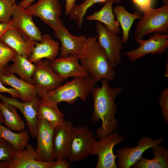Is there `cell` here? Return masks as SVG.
<instances>
[{"label":"cell","mask_w":168,"mask_h":168,"mask_svg":"<svg viewBox=\"0 0 168 168\" xmlns=\"http://www.w3.org/2000/svg\"><path fill=\"white\" fill-rule=\"evenodd\" d=\"M168 32V4L156 9L152 8L139 19L134 31L136 38L142 39L152 33Z\"/></svg>","instance_id":"obj_4"},{"label":"cell","mask_w":168,"mask_h":168,"mask_svg":"<svg viewBox=\"0 0 168 168\" xmlns=\"http://www.w3.org/2000/svg\"><path fill=\"white\" fill-rule=\"evenodd\" d=\"M114 2L109 1L98 11L86 17L88 21H97L104 24L112 33L118 35L120 32V25L115 20V15L113 12L112 6Z\"/></svg>","instance_id":"obj_23"},{"label":"cell","mask_w":168,"mask_h":168,"mask_svg":"<svg viewBox=\"0 0 168 168\" xmlns=\"http://www.w3.org/2000/svg\"><path fill=\"white\" fill-rule=\"evenodd\" d=\"M39 98L30 101L23 102L14 97L6 96L0 93V100L2 102L12 105L21 112L26 120L29 132L34 138H36L38 132L37 105Z\"/></svg>","instance_id":"obj_17"},{"label":"cell","mask_w":168,"mask_h":168,"mask_svg":"<svg viewBox=\"0 0 168 168\" xmlns=\"http://www.w3.org/2000/svg\"><path fill=\"white\" fill-rule=\"evenodd\" d=\"M164 5L168 4V0H161Z\"/></svg>","instance_id":"obj_44"},{"label":"cell","mask_w":168,"mask_h":168,"mask_svg":"<svg viewBox=\"0 0 168 168\" xmlns=\"http://www.w3.org/2000/svg\"><path fill=\"white\" fill-rule=\"evenodd\" d=\"M0 40L14 50L17 54L28 58L35 42L27 40L15 29L7 31Z\"/></svg>","instance_id":"obj_21"},{"label":"cell","mask_w":168,"mask_h":168,"mask_svg":"<svg viewBox=\"0 0 168 168\" xmlns=\"http://www.w3.org/2000/svg\"><path fill=\"white\" fill-rule=\"evenodd\" d=\"M4 117L0 110V123H4Z\"/></svg>","instance_id":"obj_42"},{"label":"cell","mask_w":168,"mask_h":168,"mask_svg":"<svg viewBox=\"0 0 168 168\" xmlns=\"http://www.w3.org/2000/svg\"><path fill=\"white\" fill-rule=\"evenodd\" d=\"M35 0H23L18 5L23 8H26Z\"/></svg>","instance_id":"obj_39"},{"label":"cell","mask_w":168,"mask_h":168,"mask_svg":"<svg viewBox=\"0 0 168 168\" xmlns=\"http://www.w3.org/2000/svg\"><path fill=\"white\" fill-rule=\"evenodd\" d=\"M74 128L72 123L68 120L54 127L53 137L54 159L67 158Z\"/></svg>","instance_id":"obj_15"},{"label":"cell","mask_w":168,"mask_h":168,"mask_svg":"<svg viewBox=\"0 0 168 168\" xmlns=\"http://www.w3.org/2000/svg\"><path fill=\"white\" fill-rule=\"evenodd\" d=\"M15 29L14 21L12 19L6 22H0V39L8 30Z\"/></svg>","instance_id":"obj_35"},{"label":"cell","mask_w":168,"mask_h":168,"mask_svg":"<svg viewBox=\"0 0 168 168\" xmlns=\"http://www.w3.org/2000/svg\"><path fill=\"white\" fill-rule=\"evenodd\" d=\"M124 138L116 131L102 137L94 143L91 155L98 157L96 168H117V158L113 149L117 144L122 142Z\"/></svg>","instance_id":"obj_5"},{"label":"cell","mask_w":168,"mask_h":168,"mask_svg":"<svg viewBox=\"0 0 168 168\" xmlns=\"http://www.w3.org/2000/svg\"><path fill=\"white\" fill-rule=\"evenodd\" d=\"M59 44L58 41L54 40L49 35L44 34L42 35L40 41L35 42L28 59L34 63L43 58L51 61L59 54Z\"/></svg>","instance_id":"obj_19"},{"label":"cell","mask_w":168,"mask_h":168,"mask_svg":"<svg viewBox=\"0 0 168 168\" xmlns=\"http://www.w3.org/2000/svg\"><path fill=\"white\" fill-rule=\"evenodd\" d=\"M166 69L164 73V76L165 77H168V60L166 61Z\"/></svg>","instance_id":"obj_41"},{"label":"cell","mask_w":168,"mask_h":168,"mask_svg":"<svg viewBox=\"0 0 168 168\" xmlns=\"http://www.w3.org/2000/svg\"><path fill=\"white\" fill-rule=\"evenodd\" d=\"M154 157L147 159L142 156L132 167L134 168H168V150L158 145L151 148Z\"/></svg>","instance_id":"obj_24"},{"label":"cell","mask_w":168,"mask_h":168,"mask_svg":"<svg viewBox=\"0 0 168 168\" xmlns=\"http://www.w3.org/2000/svg\"><path fill=\"white\" fill-rule=\"evenodd\" d=\"M26 9L31 15L39 17L54 30L63 25L60 19L61 9L58 0H38Z\"/></svg>","instance_id":"obj_9"},{"label":"cell","mask_w":168,"mask_h":168,"mask_svg":"<svg viewBox=\"0 0 168 168\" xmlns=\"http://www.w3.org/2000/svg\"><path fill=\"white\" fill-rule=\"evenodd\" d=\"M0 110L4 119L6 127L11 130L20 132L25 128V124L17 111L16 108L12 105L1 102Z\"/></svg>","instance_id":"obj_27"},{"label":"cell","mask_w":168,"mask_h":168,"mask_svg":"<svg viewBox=\"0 0 168 168\" xmlns=\"http://www.w3.org/2000/svg\"><path fill=\"white\" fill-rule=\"evenodd\" d=\"M12 10L13 5L7 0H0V22H6L10 21Z\"/></svg>","instance_id":"obj_32"},{"label":"cell","mask_w":168,"mask_h":168,"mask_svg":"<svg viewBox=\"0 0 168 168\" xmlns=\"http://www.w3.org/2000/svg\"><path fill=\"white\" fill-rule=\"evenodd\" d=\"M163 140L162 138L153 139L144 136L139 140L137 145L135 147H125L118 149L116 155L118 159L117 167H131L140 159L146 151L161 144Z\"/></svg>","instance_id":"obj_10"},{"label":"cell","mask_w":168,"mask_h":168,"mask_svg":"<svg viewBox=\"0 0 168 168\" xmlns=\"http://www.w3.org/2000/svg\"><path fill=\"white\" fill-rule=\"evenodd\" d=\"M55 35L60 41V57L69 55L79 58L84 52L87 38L84 35L76 36L71 34L63 25L54 30Z\"/></svg>","instance_id":"obj_14"},{"label":"cell","mask_w":168,"mask_h":168,"mask_svg":"<svg viewBox=\"0 0 168 168\" xmlns=\"http://www.w3.org/2000/svg\"><path fill=\"white\" fill-rule=\"evenodd\" d=\"M12 16L15 29L27 40L40 41L42 35L32 20V16L26 9L19 7L15 3L13 4Z\"/></svg>","instance_id":"obj_12"},{"label":"cell","mask_w":168,"mask_h":168,"mask_svg":"<svg viewBox=\"0 0 168 168\" xmlns=\"http://www.w3.org/2000/svg\"><path fill=\"white\" fill-rule=\"evenodd\" d=\"M54 161H43L35 159V149L28 144L23 150L16 151L9 163V168H52Z\"/></svg>","instance_id":"obj_20"},{"label":"cell","mask_w":168,"mask_h":168,"mask_svg":"<svg viewBox=\"0 0 168 168\" xmlns=\"http://www.w3.org/2000/svg\"><path fill=\"white\" fill-rule=\"evenodd\" d=\"M76 0H66L65 13L66 15H69L73 7L76 4Z\"/></svg>","instance_id":"obj_38"},{"label":"cell","mask_w":168,"mask_h":168,"mask_svg":"<svg viewBox=\"0 0 168 168\" xmlns=\"http://www.w3.org/2000/svg\"><path fill=\"white\" fill-rule=\"evenodd\" d=\"M7 0L11 4L13 5L15 3V1L16 0Z\"/></svg>","instance_id":"obj_43"},{"label":"cell","mask_w":168,"mask_h":168,"mask_svg":"<svg viewBox=\"0 0 168 168\" xmlns=\"http://www.w3.org/2000/svg\"><path fill=\"white\" fill-rule=\"evenodd\" d=\"M96 140L92 131L84 126L74 127L68 161L72 163L86 159L91 154Z\"/></svg>","instance_id":"obj_6"},{"label":"cell","mask_w":168,"mask_h":168,"mask_svg":"<svg viewBox=\"0 0 168 168\" xmlns=\"http://www.w3.org/2000/svg\"><path fill=\"white\" fill-rule=\"evenodd\" d=\"M138 10L143 13L148 12L152 8L153 0H131Z\"/></svg>","instance_id":"obj_34"},{"label":"cell","mask_w":168,"mask_h":168,"mask_svg":"<svg viewBox=\"0 0 168 168\" xmlns=\"http://www.w3.org/2000/svg\"><path fill=\"white\" fill-rule=\"evenodd\" d=\"M113 10L116 16V20L122 30V42L123 43L126 44L128 41L129 33L133 22L136 19H139L141 17V14L137 11H135L133 13H131L124 7L121 5L115 6Z\"/></svg>","instance_id":"obj_26"},{"label":"cell","mask_w":168,"mask_h":168,"mask_svg":"<svg viewBox=\"0 0 168 168\" xmlns=\"http://www.w3.org/2000/svg\"><path fill=\"white\" fill-rule=\"evenodd\" d=\"M12 61L13 63L7 67L8 72L17 74L20 78L34 85L32 77L35 69V64L28 58L17 54Z\"/></svg>","instance_id":"obj_25"},{"label":"cell","mask_w":168,"mask_h":168,"mask_svg":"<svg viewBox=\"0 0 168 168\" xmlns=\"http://www.w3.org/2000/svg\"><path fill=\"white\" fill-rule=\"evenodd\" d=\"M95 84L90 76L75 77L40 98L57 105L62 102L73 104L79 98L84 102L91 94Z\"/></svg>","instance_id":"obj_3"},{"label":"cell","mask_w":168,"mask_h":168,"mask_svg":"<svg viewBox=\"0 0 168 168\" xmlns=\"http://www.w3.org/2000/svg\"><path fill=\"white\" fill-rule=\"evenodd\" d=\"M110 0L112 1L114 3H118L122 2V0H85L80 4L75 5L69 14L70 17L77 23L80 29L82 26L84 17L90 7L95 4H105Z\"/></svg>","instance_id":"obj_29"},{"label":"cell","mask_w":168,"mask_h":168,"mask_svg":"<svg viewBox=\"0 0 168 168\" xmlns=\"http://www.w3.org/2000/svg\"><path fill=\"white\" fill-rule=\"evenodd\" d=\"M50 64L54 72L64 80L70 77L89 76L79 63L78 57L75 55H69L66 57L56 58L50 61Z\"/></svg>","instance_id":"obj_16"},{"label":"cell","mask_w":168,"mask_h":168,"mask_svg":"<svg viewBox=\"0 0 168 168\" xmlns=\"http://www.w3.org/2000/svg\"><path fill=\"white\" fill-rule=\"evenodd\" d=\"M101 81V86H95L91 93L93 102L91 120L94 122L99 120L101 122V126L96 131L99 139L116 131L118 127L115 116L117 112V105L115 100L122 91L120 87L111 86L106 79Z\"/></svg>","instance_id":"obj_1"},{"label":"cell","mask_w":168,"mask_h":168,"mask_svg":"<svg viewBox=\"0 0 168 168\" xmlns=\"http://www.w3.org/2000/svg\"><path fill=\"white\" fill-rule=\"evenodd\" d=\"M35 64L32 79L40 98L61 85L64 80L54 72L49 60L42 59Z\"/></svg>","instance_id":"obj_7"},{"label":"cell","mask_w":168,"mask_h":168,"mask_svg":"<svg viewBox=\"0 0 168 168\" xmlns=\"http://www.w3.org/2000/svg\"><path fill=\"white\" fill-rule=\"evenodd\" d=\"M7 93L10 95L11 97L16 98H18L19 94L17 91L13 88H8L4 85L0 81V93Z\"/></svg>","instance_id":"obj_36"},{"label":"cell","mask_w":168,"mask_h":168,"mask_svg":"<svg viewBox=\"0 0 168 168\" xmlns=\"http://www.w3.org/2000/svg\"><path fill=\"white\" fill-rule=\"evenodd\" d=\"M30 135L27 130L14 132L0 123V138L9 142L16 151L23 150L27 146Z\"/></svg>","instance_id":"obj_28"},{"label":"cell","mask_w":168,"mask_h":168,"mask_svg":"<svg viewBox=\"0 0 168 168\" xmlns=\"http://www.w3.org/2000/svg\"><path fill=\"white\" fill-rule=\"evenodd\" d=\"M136 41L140 44L137 48L125 52L124 54L127 56L132 62H135L146 55L151 54H162L168 48V35L158 33H153L148 39L143 40L136 38Z\"/></svg>","instance_id":"obj_8"},{"label":"cell","mask_w":168,"mask_h":168,"mask_svg":"<svg viewBox=\"0 0 168 168\" xmlns=\"http://www.w3.org/2000/svg\"><path fill=\"white\" fill-rule=\"evenodd\" d=\"M16 54L14 50L0 40V72L7 68L9 63L12 61Z\"/></svg>","instance_id":"obj_30"},{"label":"cell","mask_w":168,"mask_h":168,"mask_svg":"<svg viewBox=\"0 0 168 168\" xmlns=\"http://www.w3.org/2000/svg\"><path fill=\"white\" fill-rule=\"evenodd\" d=\"M96 28L98 42L105 52L112 66L114 68L117 67L122 59V39L118 35L110 32L100 21H97Z\"/></svg>","instance_id":"obj_11"},{"label":"cell","mask_w":168,"mask_h":168,"mask_svg":"<svg viewBox=\"0 0 168 168\" xmlns=\"http://www.w3.org/2000/svg\"><path fill=\"white\" fill-rule=\"evenodd\" d=\"M37 116L38 120H45L54 127L62 124L66 120L58 105L47 102L40 98L37 102Z\"/></svg>","instance_id":"obj_22"},{"label":"cell","mask_w":168,"mask_h":168,"mask_svg":"<svg viewBox=\"0 0 168 168\" xmlns=\"http://www.w3.org/2000/svg\"><path fill=\"white\" fill-rule=\"evenodd\" d=\"M66 159H61L54 161L52 168H68L71 163L66 161Z\"/></svg>","instance_id":"obj_37"},{"label":"cell","mask_w":168,"mask_h":168,"mask_svg":"<svg viewBox=\"0 0 168 168\" xmlns=\"http://www.w3.org/2000/svg\"><path fill=\"white\" fill-rule=\"evenodd\" d=\"M78 58L80 64L95 84L102 79L109 81L115 78L114 68L98 42L97 37L87 38L85 49Z\"/></svg>","instance_id":"obj_2"},{"label":"cell","mask_w":168,"mask_h":168,"mask_svg":"<svg viewBox=\"0 0 168 168\" xmlns=\"http://www.w3.org/2000/svg\"><path fill=\"white\" fill-rule=\"evenodd\" d=\"M0 168H9V162L0 161Z\"/></svg>","instance_id":"obj_40"},{"label":"cell","mask_w":168,"mask_h":168,"mask_svg":"<svg viewBox=\"0 0 168 168\" xmlns=\"http://www.w3.org/2000/svg\"><path fill=\"white\" fill-rule=\"evenodd\" d=\"M163 118L164 120L168 123V88L163 89L161 93L159 100Z\"/></svg>","instance_id":"obj_33"},{"label":"cell","mask_w":168,"mask_h":168,"mask_svg":"<svg viewBox=\"0 0 168 168\" xmlns=\"http://www.w3.org/2000/svg\"><path fill=\"white\" fill-rule=\"evenodd\" d=\"M54 128L47 121L38 120L37 145L35 149L36 160L49 161L54 159L53 147Z\"/></svg>","instance_id":"obj_13"},{"label":"cell","mask_w":168,"mask_h":168,"mask_svg":"<svg viewBox=\"0 0 168 168\" xmlns=\"http://www.w3.org/2000/svg\"><path fill=\"white\" fill-rule=\"evenodd\" d=\"M16 151L4 139L0 138V161L9 162L13 159Z\"/></svg>","instance_id":"obj_31"},{"label":"cell","mask_w":168,"mask_h":168,"mask_svg":"<svg viewBox=\"0 0 168 168\" xmlns=\"http://www.w3.org/2000/svg\"><path fill=\"white\" fill-rule=\"evenodd\" d=\"M0 81L4 85L11 86L19 94V98L23 102H28L40 98L35 86L17 77L8 72L7 68L0 72Z\"/></svg>","instance_id":"obj_18"}]
</instances>
